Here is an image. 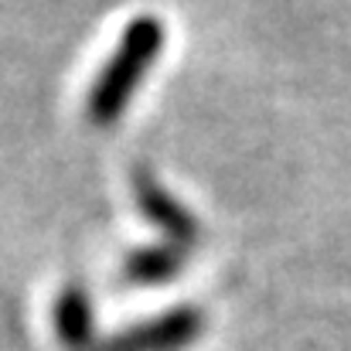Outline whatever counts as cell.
I'll use <instances>...</instances> for the list:
<instances>
[{
	"label": "cell",
	"instance_id": "cell-1",
	"mask_svg": "<svg viewBox=\"0 0 351 351\" xmlns=\"http://www.w3.org/2000/svg\"><path fill=\"white\" fill-rule=\"evenodd\" d=\"M164 21L154 14H140L126 24L123 38H119L117 51L110 55V62L103 65V72L96 75L89 99H86V117L96 126H113L123 110L130 106L133 93L140 89V82L147 79V72L154 69V62L164 51Z\"/></svg>",
	"mask_w": 351,
	"mask_h": 351
},
{
	"label": "cell",
	"instance_id": "cell-2",
	"mask_svg": "<svg viewBox=\"0 0 351 351\" xmlns=\"http://www.w3.org/2000/svg\"><path fill=\"white\" fill-rule=\"evenodd\" d=\"M205 311L195 304L171 307L150 321L130 324L126 331L110 335L106 341H96V351H184L205 335Z\"/></svg>",
	"mask_w": 351,
	"mask_h": 351
},
{
	"label": "cell",
	"instance_id": "cell-3",
	"mask_svg": "<svg viewBox=\"0 0 351 351\" xmlns=\"http://www.w3.org/2000/svg\"><path fill=\"white\" fill-rule=\"evenodd\" d=\"M133 198H136V208L150 219V226H157L167 235V242L191 249L202 239V222L191 215V208L181 205L147 167L133 171Z\"/></svg>",
	"mask_w": 351,
	"mask_h": 351
},
{
	"label": "cell",
	"instance_id": "cell-4",
	"mask_svg": "<svg viewBox=\"0 0 351 351\" xmlns=\"http://www.w3.org/2000/svg\"><path fill=\"white\" fill-rule=\"evenodd\" d=\"M55 335L69 351L96 348V314H93V297L82 283H69L55 297Z\"/></svg>",
	"mask_w": 351,
	"mask_h": 351
},
{
	"label": "cell",
	"instance_id": "cell-5",
	"mask_svg": "<svg viewBox=\"0 0 351 351\" xmlns=\"http://www.w3.org/2000/svg\"><path fill=\"white\" fill-rule=\"evenodd\" d=\"M188 263V249L174 242H157V245H136L123 259V280L133 287H160L178 280V273Z\"/></svg>",
	"mask_w": 351,
	"mask_h": 351
}]
</instances>
